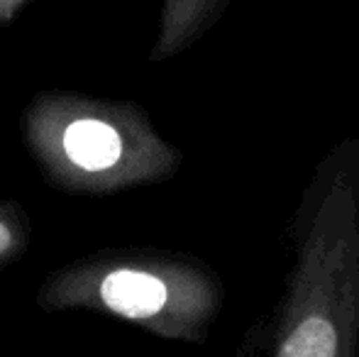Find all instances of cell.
<instances>
[{
    "label": "cell",
    "instance_id": "cell-1",
    "mask_svg": "<svg viewBox=\"0 0 359 357\" xmlns=\"http://www.w3.org/2000/svg\"><path fill=\"white\" fill-rule=\"evenodd\" d=\"M288 233L284 294L240 357H359V137L318 162Z\"/></svg>",
    "mask_w": 359,
    "mask_h": 357
},
{
    "label": "cell",
    "instance_id": "cell-2",
    "mask_svg": "<svg viewBox=\"0 0 359 357\" xmlns=\"http://www.w3.org/2000/svg\"><path fill=\"white\" fill-rule=\"evenodd\" d=\"M20 130L42 179L69 196L161 184L184 162V152L156 133L135 100L47 88L25 105Z\"/></svg>",
    "mask_w": 359,
    "mask_h": 357
},
{
    "label": "cell",
    "instance_id": "cell-3",
    "mask_svg": "<svg viewBox=\"0 0 359 357\" xmlns=\"http://www.w3.org/2000/svg\"><path fill=\"white\" fill-rule=\"evenodd\" d=\"M222 304L225 286L210 264L154 248L98 250L54 269L37 291L49 314L93 311L181 343H205Z\"/></svg>",
    "mask_w": 359,
    "mask_h": 357
},
{
    "label": "cell",
    "instance_id": "cell-4",
    "mask_svg": "<svg viewBox=\"0 0 359 357\" xmlns=\"http://www.w3.org/2000/svg\"><path fill=\"white\" fill-rule=\"evenodd\" d=\"M230 3L232 0H164L149 62H166L191 49L222 18Z\"/></svg>",
    "mask_w": 359,
    "mask_h": 357
},
{
    "label": "cell",
    "instance_id": "cell-5",
    "mask_svg": "<svg viewBox=\"0 0 359 357\" xmlns=\"http://www.w3.org/2000/svg\"><path fill=\"white\" fill-rule=\"evenodd\" d=\"M32 240V220L18 201H0V269L18 262Z\"/></svg>",
    "mask_w": 359,
    "mask_h": 357
},
{
    "label": "cell",
    "instance_id": "cell-6",
    "mask_svg": "<svg viewBox=\"0 0 359 357\" xmlns=\"http://www.w3.org/2000/svg\"><path fill=\"white\" fill-rule=\"evenodd\" d=\"M32 0H0V29L8 27L10 22L18 20V15L22 13Z\"/></svg>",
    "mask_w": 359,
    "mask_h": 357
}]
</instances>
